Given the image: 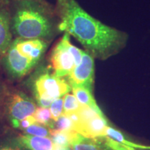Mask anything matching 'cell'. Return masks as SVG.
I'll return each mask as SVG.
<instances>
[{"mask_svg":"<svg viewBox=\"0 0 150 150\" xmlns=\"http://www.w3.org/2000/svg\"><path fill=\"white\" fill-rule=\"evenodd\" d=\"M56 13L59 31L72 35L95 59L104 61L126 46V33L92 17L76 0H57Z\"/></svg>","mask_w":150,"mask_h":150,"instance_id":"6da1fadb","label":"cell"},{"mask_svg":"<svg viewBox=\"0 0 150 150\" xmlns=\"http://www.w3.org/2000/svg\"><path fill=\"white\" fill-rule=\"evenodd\" d=\"M12 5L11 27L14 38L52 40L59 22L47 5L40 0H14Z\"/></svg>","mask_w":150,"mask_h":150,"instance_id":"7a4b0ae2","label":"cell"},{"mask_svg":"<svg viewBox=\"0 0 150 150\" xmlns=\"http://www.w3.org/2000/svg\"><path fill=\"white\" fill-rule=\"evenodd\" d=\"M83 52L70 42V35L65 33L52 48L50 55L52 73L65 79L81 61Z\"/></svg>","mask_w":150,"mask_h":150,"instance_id":"3957f363","label":"cell"},{"mask_svg":"<svg viewBox=\"0 0 150 150\" xmlns=\"http://www.w3.org/2000/svg\"><path fill=\"white\" fill-rule=\"evenodd\" d=\"M32 88L35 100L45 99L54 101L72 91L65 79L58 77L47 69L41 70L35 76Z\"/></svg>","mask_w":150,"mask_h":150,"instance_id":"277c9868","label":"cell"},{"mask_svg":"<svg viewBox=\"0 0 150 150\" xmlns=\"http://www.w3.org/2000/svg\"><path fill=\"white\" fill-rule=\"evenodd\" d=\"M1 103L4 114L9 119L21 120L32 115L36 110V104L25 93L20 91H10L6 89Z\"/></svg>","mask_w":150,"mask_h":150,"instance_id":"5b68a950","label":"cell"},{"mask_svg":"<svg viewBox=\"0 0 150 150\" xmlns=\"http://www.w3.org/2000/svg\"><path fill=\"white\" fill-rule=\"evenodd\" d=\"M93 56L83 52L81 61L65 79L72 88H85L93 93L95 81V61Z\"/></svg>","mask_w":150,"mask_h":150,"instance_id":"8992f818","label":"cell"},{"mask_svg":"<svg viewBox=\"0 0 150 150\" xmlns=\"http://www.w3.org/2000/svg\"><path fill=\"white\" fill-rule=\"evenodd\" d=\"M9 77L20 79L29 74L38 63L19 53L13 42L1 61Z\"/></svg>","mask_w":150,"mask_h":150,"instance_id":"52a82bcc","label":"cell"},{"mask_svg":"<svg viewBox=\"0 0 150 150\" xmlns=\"http://www.w3.org/2000/svg\"><path fill=\"white\" fill-rule=\"evenodd\" d=\"M108 127L107 120L98 115L88 119L78 120L73 122V130L88 138L106 136Z\"/></svg>","mask_w":150,"mask_h":150,"instance_id":"ba28073f","label":"cell"},{"mask_svg":"<svg viewBox=\"0 0 150 150\" xmlns=\"http://www.w3.org/2000/svg\"><path fill=\"white\" fill-rule=\"evenodd\" d=\"M14 38L11 27V8L8 0L0 1V62Z\"/></svg>","mask_w":150,"mask_h":150,"instance_id":"9c48e42d","label":"cell"},{"mask_svg":"<svg viewBox=\"0 0 150 150\" xmlns=\"http://www.w3.org/2000/svg\"><path fill=\"white\" fill-rule=\"evenodd\" d=\"M13 44L19 53L38 63L47 48L49 42L40 39L14 38Z\"/></svg>","mask_w":150,"mask_h":150,"instance_id":"30bf717a","label":"cell"},{"mask_svg":"<svg viewBox=\"0 0 150 150\" xmlns=\"http://www.w3.org/2000/svg\"><path fill=\"white\" fill-rule=\"evenodd\" d=\"M16 138L22 146L29 150H54L56 146L50 137L19 134Z\"/></svg>","mask_w":150,"mask_h":150,"instance_id":"8fae6325","label":"cell"},{"mask_svg":"<svg viewBox=\"0 0 150 150\" xmlns=\"http://www.w3.org/2000/svg\"><path fill=\"white\" fill-rule=\"evenodd\" d=\"M72 150H110L105 144L103 137L88 138L79 134L71 145Z\"/></svg>","mask_w":150,"mask_h":150,"instance_id":"7c38bea8","label":"cell"},{"mask_svg":"<svg viewBox=\"0 0 150 150\" xmlns=\"http://www.w3.org/2000/svg\"><path fill=\"white\" fill-rule=\"evenodd\" d=\"M72 94L74 95L75 97L77 99L80 104L86 105L93 109L94 111L96 112L101 117L106 120L104 114L103 113L102 110L97 105L96 101L94 99L93 93L88 91L85 88H72Z\"/></svg>","mask_w":150,"mask_h":150,"instance_id":"4fadbf2b","label":"cell"},{"mask_svg":"<svg viewBox=\"0 0 150 150\" xmlns=\"http://www.w3.org/2000/svg\"><path fill=\"white\" fill-rule=\"evenodd\" d=\"M78 135L73 129L59 131L52 129L51 138L56 147L70 148Z\"/></svg>","mask_w":150,"mask_h":150,"instance_id":"5bb4252c","label":"cell"},{"mask_svg":"<svg viewBox=\"0 0 150 150\" xmlns=\"http://www.w3.org/2000/svg\"><path fill=\"white\" fill-rule=\"evenodd\" d=\"M106 136L109 137V138L116 140V141L125 144V145L130 146L131 147L141 149H150V146L139 145V144L130 141V140H127V138H125V136H123V134H122L120 131L115 130V129L109 126L107 127V129H106Z\"/></svg>","mask_w":150,"mask_h":150,"instance_id":"9a60e30c","label":"cell"},{"mask_svg":"<svg viewBox=\"0 0 150 150\" xmlns=\"http://www.w3.org/2000/svg\"><path fill=\"white\" fill-rule=\"evenodd\" d=\"M33 116L36 120L37 122L47 126L51 129L53 128L54 121L52 120L51 112L49 108H37Z\"/></svg>","mask_w":150,"mask_h":150,"instance_id":"2e32d148","label":"cell"},{"mask_svg":"<svg viewBox=\"0 0 150 150\" xmlns=\"http://www.w3.org/2000/svg\"><path fill=\"white\" fill-rule=\"evenodd\" d=\"M22 132H23L22 134H24L32 135L35 136L50 137V138H51L52 136V129L38 122L33 124L27 129L22 131Z\"/></svg>","mask_w":150,"mask_h":150,"instance_id":"e0dca14e","label":"cell"},{"mask_svg":"<svg viewBox=\"0 0 150 150\" xmlns=\"http://www.w3.org/2000/svg\"><path fill=\"white\" fill-rule=\"evenodd\" d=\"M63 99V115H68L76 111L80 107L81 104L77 100L73 94L70 93L65 95Z\"/></svg>","mask_w":150,"mask_h":150,"instance_id":"ac0fdd59","label":"cell"},{"mask_svg":"<svg viewBox=\"0 0 150 150\" xmlns=\"http://www.w3.org/2000/svg\"><path fill=\"white\" fill-rule=\"evenodd\" d=\"M0 150H29L19 143L16 136H4L0 138Z\"/></svg>","mask_w":150,"mask_h":150,"instance_id":"d6986e66","label":"cell"},{"mask_svg":"<svg viewBox=\"0 0 150 150\" xmlns=\"http://www.w3.org/2000/svg\"><path fill=\"white\" fill-rule=\"evenodd\" d=\"M51 112L52 118L54 122L57 121L63 112V97L54 99L51 106L49 108Z\"/></svg>","mask_w":150,"mask_h":150,"instance_id":"ffe728a7","label":"cell"},{"mask_svg":"<svg viewBox=\"0 0 150 150\" xmlns=\"http://www.w3.org/2000/svg\"><path fill=\"white\" fill-rule=\"evenodd\" d=\"M52 129L59 131L73 129V122L70 117L62 114V115L59 118V120L54 122Z\"/></svg>","mask_w":150,"mask_h":150,"instance_id":"44dd1931","label":"cell"},{"mask_svg":"<svg viewBox=\"0 0 150 150\" xmlns=\"http://www.w3.org/2000/svg\"><path fill=\"white\" fill-rule=\"evenodd\" d=\"M35 122H37L36 120L35 119L33 115L28 116V117L24 118L21 120H10V123L13 127H14L15 129H20L22 131L27 129L28 127L31 126Z\"/></svg>","mask_w":150,"mask_h":150,"instance_id":"7402d4cb","label":"cell"},{"mask_svg":"<svg viewBox=\"0 0 150 150\" xmlns=\"http://www.w3.org/2000/svg\"><path fill=\"white\" fill-rule=\"evenodd\" d=\"M103 138H104L105 144L109 147L110 150H136L134 147L116 141L108 136L103 137Z\"/></svg>","mask_w":150,"mask_h":150,"instance_id":"603a6c76","label":"cell"},{"mask_svg":"<svg viewBox=\"0 0 150 150\" xmlns=\"http://www.w3.org/2000/svg\"><path fill=\"white\" fill-rule=\"evenodd\" d=\"M7 131H8V127L5 122L4 114L3 110H1L0 108V138L5 136Z\"/></svg>","mask_w":150,"mask_h":150,"instance_id":"cb8c5ba5","label":"cell"},{"mask_svg":"<svg viewBox=\"0 0 150 150\" xmlns=\"http://www.w3.org/2000/svg\"><path fill=\"white\" fill-rule=\"evenodd\" d=\"M6 91L5 85L4 84L2 79H1V68H0V104H1V101H2L5 92Z\"/></svg>","mask_w":150,"mask_h":150,"instance_id":"d4e9b609","label":"cell"},{"mask_svg":"<svg viewBox=\"0 0 150 150\" xmlns=\"http://www.w3.org/2000/svg\"><path fill=\"white\" fill-rule=\"evenodd\" d=\"M54 150H70V148L69 147H56Z\"/></svg>","mask_w":150,"mask_h":150,"instance_id":"484cf974","label":"cell"},{"mask_svg":"<svg viewBox=\"0 0 150 150\" xmlns=\"http://www.w3.org/2000/svg\"><path fill=\"white\" fill-rule=\"evenodd\" d=\"M0 1H1V0H0Z\"/></svg>","mask_w":150,"mask_h":150,"instance_id":"4316f807","label":"cell"}]
</instances>
